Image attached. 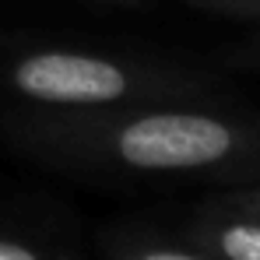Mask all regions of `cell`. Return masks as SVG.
I'll return each instance as SVG.
<instances>
[{
  "mask_svg": "<svg viewBox=\"0 0 260 260\" xmlns=\"http://www.w3.org/2000/svg\"><path fill=\"white\" fill-rule=\"evenodd\" d=\"M0 260H39L28 246L21 243H11V239H0Z\"/></svg>",
  "mask_w": 260,
  "mask_h": 260,
  "instance_id": "277c9868",
  "label": "cell"
},
{
  "mask_svg": "<svg viewBox=\"0 0 260 260\" xmlns=\"http://www.w3.org/2000/svg\"><path fill=\"white\" fill-rule=\"evenodd\" d=\"M218 246L229 260H260V225H229V229H221Z\"/></svg>",
  "mask_w": 260,
  "mask_h": 260,
  "instance_id": "3957f363",
  "label": "cell"
},
{
  "mask_svg": "<svg viewBox=\"0 0 260 260\" xmlns=\"http://www.w3.org/2000/svg\"><path fill=\"white\" fill-rule=\"evenodd\" d=\"M99 144L109 158L137 173H183L229 158L236 130L208 113L155 109L102 127Z\"/></svg>",
  "mask_w": 260,
  "mask_h": 260,
  "instance_id": "6da1fadb",
  "label": "cell"
},
{
  "mask_svg": "<svg viewBox=\"0 0 260 260\" xmlns=\"http://www.w3.org/2000/svg\"><path fill=\"white\" fill-rule=\"evenodd\" d=\"M11 88L21 99L43 106H71V109L113 106L141 91L123 63L95 53H71V49L25 53L11 67Z\"/></svg>",
  "mask_w": 260,
  "mask_h": 260,
  "instance_id": "7a4b0ae2",
  "label": "cell"
},
{
  "mask_svg": "<svg viewBox=\"0 0 260 260\" xmlns=\"http://www.w3.org/2000/svg\"><path fill=\"white\" fill-rule=\"evenodd\" d=\"M137 260H204V257H193V253H179V250H148V253H141Z\"/></svg>",
  "mask_w": 260,
  "mask_h": 260,
  "instance_id": "5b68a950",
  "label": "cell"
}]
</instances>
